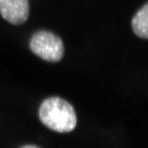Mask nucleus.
I'll use <instances>...</instances> for the list:
<instances>
[{"label":"nucleus","mask_w":148,"mask_h":148,"mask_svg":"<svg viewBox=\"0 0 148 148\" xmlns=\"http://www.w3.org/2000/svg\"><path fill=\"white\" fill-rule=\"evenodd\" d=\"M38 116L43 125L54 132L68 133L77 125V115L73 106L59 97L45 99L38 109Z\"/></svg>","instance_id":"nucleus-1"},{"label":"nucleus","mask_w":148,"mask_h":148,"mask_svg":"<svg viewBox=\"0 0 148 148\" xmlns=\"http://www.w3.org/2000/svg\"><path fill=\"white\" fill-rule=\"evenodd\" d=\"M0 14L13 25H21L29 15L28 0H0Z\"/></svg>","instance_id":"nucleus-3"},{"label":"nucleus","mask_w":148,"mask_h":148,"mask_svg":"<svg viewBox=\"0 0 148 148\" xmlns=\"http://www.w3.org/2000/svg\"><path fill=\"white\" fill-rule=\"evenodd\" d=\"M132 28L136 36L147 39L148 37V4L145 3L135 14L132 20Z\"/></svg>","instance_id":"nucleus-4"},{"label":"nucleus","mask_w":148,"mask_h":148,"mask_svg":"<svg viewBox=\"0 0 148 148\" xmlns=\"http://www.w3.org/2000/svg\"><path fill=\"white\" fill-rule=\"evenodd\" d=\"M19 148H40V147H38V146L35 145H30V144H28V145H25L21 146V147Z\"/></svg>","instance_id":"nucleus-5"},{"label":"nucleus","mask_w":148,"mask_h":148,"mask_svg":"<svg viewBox=\"0 0 148 148\" xmlns=\"http://www.w3.org/2000/svg\"><path fill=\"white\" fill-rule=\"evenodd\" d=\"M29 47L34 54L47 62H59L64 53L62 39L56 34L46 30L38 31L33 35Z\"/></svg>","instance_id":"nucleus-2"}]
</instances>
